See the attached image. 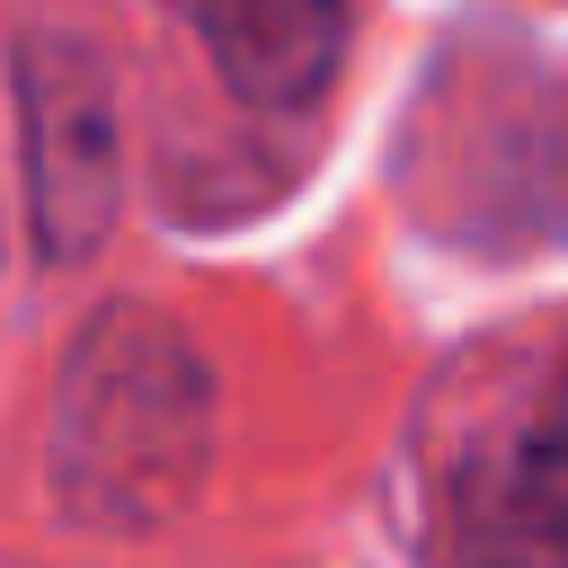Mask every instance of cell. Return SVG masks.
Masks as SVG:
<instances>
[{
    "instance_id": "obj_1",
    "label": "cell",
    "mask_w": 568,
    "mask_h": 568,
    "mask_svg": "<svg viewBox=\"0 0 568 568\" xmlns=\"http://www.w3.org/2000/svg\"><path fill=\"white\" fill-rule=\"evenodd\" d=\"M213 462V373L160 311H98L53 390V497L89 532H142Z\"/></svg>"
},
{
    "instance_id": "obj_2",
    "label": "cell",
    "mask_w": 568,
    "mask_h": 568,
    "mask_svg": "<svg viewBox=\"0 0 568 568\" xmlns=\"http://www.w3.org/2000/svg\"><path fill=\"white\" fill-rule=\"evenodd\" d=\"M18 142H27V222L36 257L71 266L106 240L124 204V142H115V80L89 36L36 27L18 36Z\"/></svg>"
},
{
    "instance_id": "obj_3",
    "label": "cell",
    "mask_w": 568,
    "mask_h": 568,
    "mask_svg": "<svg viewBox=\"0 0 568 568\" xmlns=\"http://www.w3.org/2000/svg\"><path fill=\"white\" fill-rule=\"evenodd\" d=\"M462 532L497 568H568V355L462 470Z\"/></svg>"
},
{
    "instance_id": "obj_4",
    "label": "cell",
    "mask_w": 568,
    "mask_h": 568,
    "mask_svg": "<svg viewBox=\"0 0 568 568\" xmlns=\"http://www.w3.org/2000/svg\"><path fill=\"white\" fill-rule=\"evenodd\" d=\"M248 106H302L346 53L355 0H169Z\"/></svg>"
}]
</instances>
